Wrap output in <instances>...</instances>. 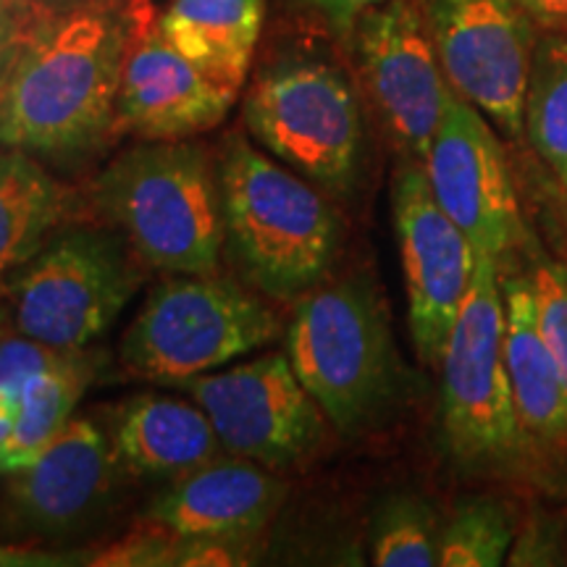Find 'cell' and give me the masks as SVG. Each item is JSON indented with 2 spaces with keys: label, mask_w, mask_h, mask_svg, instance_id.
Returning a JSON list of instances; mask_svg holds the SVG:
<instances>
[{
  "label": "cell",
  "mask_w": 567,
  "mask_h": 567,
  "mask_svg": "<svg viewBox=\"0 0 567 567\" xmlns=\"http://www.w3.org/2000/svg\"><path fill=\"white\" fill-rule=\"evenodd\" d=\"M151 0L38 9L0 90V145L76 166L116 137L124 63Z\"/></svg>",
  "instance_id": "6da1fadb"
},
{
  "label": "cell",
  "mask_w": 567,
  "mask_h": 567,
  "mask_svg": "<svg viewBox=\"0 0 567 567\" xmlns=\"http://www.w3.org/2000/svg\"><path fill=\"white\" fill-rule=\"evenodd\" d=\"M224 247L243 281L276 302L326 279L342 245V221L323 189L243 134L218 161Z\"/></svg>",
  "instance_id": "7a4b0ae2"
},
{
  "label": "cell",
  "mask_w": 567,
  "mask_h": 567,
  "mask_svg": "<svg viewBox=\"0 0 567 567\" xmlns=\"http://www.w3.org/2000/svg\"><path fill=\"white\" fill-rule=\"evenodd\" d=\"M92 205L163 274H218L224 203L218 163L195 140H145L92 184Z\"/></svg>",
  "instance_id": "3957f363"
},
{
  "label": "cell",
  "mask_w": 567,
  "mask_h": 567,
  "mask_svg": "<svg viewBox=\"0 0 567 567\" xmlns=\"http://www.w3.org/2000/svg\"><path fill=\"white\" fill-rule=\"evenodd\" d=\"M287 354L308 394L342 436H360L392 417L405 368L375 284L368 276L321 281L297 297Z\"/></svg>",
  "instance_id": "277c9868"
},
{
  "label": "cell",
  "mask_w": 567,
  "mask_h": 567,
  "mask_svg": "<svg viewBox=\"0 0 567 567\" xmlns=\"http://www.w3.org/2000/svg\"><path fill=\"white\" fill-rule=\"evenodd\" d=\"M499 266L476 255V271L442 354V439L467 476L528 473L505 358Z\"/></svg>",
  "instance_id": "5b68a950"
},
{
  "label": "cell",
  "mask_w": 567,
  "mask_h": 567,
  "mask_svg": "<svg viewBox=\"0 0 567 567\" xmlns=\"http://www.w3.org/2000/svg\"><path fill=\"white\" fill-rule=\"evenodd\" d=\"M279 337V313L250 284L221 274H168L124 331L118 358L137 379L174 386Z\"/></svg>",
  "instance_id": "8992f818"
},
{
  "label": "cell",
  "mask_w": 567,
  "mask_h": 567,
  "mask_svg": "<svg viewBox=\"0 0 567 567\" xmlns=\"http://www.w3.org/2000/svg\"><path fill=\"white\" fill-rule=\"evenodd\" d=\"M250 140L323 193H350L363 158V113L347 74L318 55L289 53L245 92Z\"/></svg>",
  "instance_id": "52a82bcc"
},
{
  "label": "cell",
  "mask_w": 567,
  "mask_h": 567,
  "mask_svg": "<svg viewBox=\"0 0 567 567\" xmlns=\"http://www.w3.org/2000/svg\"><path fill=\"white\" fill-rule=\"evenodd\" d=\"M116 229H61L11 281V323L59 350H87L137 295L145 274Z\"/></svg>",
  "instance_id": "ba28073f"
},
{
  "label": "cell",
  "mask_w": 567,
  "mask_h": 567,
  "mask_svg": "<svg viewBox=\"0 0 567 567\" xmlns=\"http://www.w3.org/2000/svg\"><path fill=\"white\" fill-rule=\"evenodd\" d=\"M205 410L229 455L284 473L321 450L329 417L297 379L287 352H268L179 384Z\"/></svg>",
  "instance_id": "9c48e42d"
},
{
  "label": "cell",
  "mask_w": 567,
  "mask_h": 567,
  "mask_svg": "<svg viewBox=\"0 0 567 567\" xmlns=\"http://www.w3.org/2000/svg\"><path fill=\"white\" fill-rule=\"evenodd\" d=\"M347 40L386 132L423 163L455 92L439 61L425 0H381L360 13Z\"/></svg>",
  "instance_id": "30bf717a"
},
{
  "label": "cell",
  "mask_w": 567,
  "mask_h": 567,
  "mask_svg": "<svg viewBox=\"0 0 567 567\" xmlns=\"http://www.w3.org/2000/svg\"><path fill=\"white\" fill-rule=\"evenodd\" d=\"M436 53L450 87L517 140L526 130V95L536 24L515 0H425Z\"/></svg>",
  "instance_id": "8fae6325"
},
{
  "label": "cell",
  "mask_w": 567,
  "mask_h": 567,
  "mask_svg": "<svg viewBox=\"0 0 567 567\" xmlns=\"http://www.w3.org/2000/svg\"><path fill=\"white\" fill-rule=\"evenodd\" d=\"M431 193L460 226L476 255L496 266L526 243L517 195L492 122L452 92L423 158Z\"/></svg>",
  "instance_id": "7c38bea8"
},
{
  "label": "cell",
  "mask_w": 567,
  "mask_h": 567,
  "mask_svg": "<svg viewBox=\"0 0 567 567\" xmlns=\"http://www.w3.org/2000/svg\"><path fill=\"white\" fill-rule=\"evenodd\" d=\"M392 200L410 334L423 363L439 368L476 271V250L436 203L423 163H405L396 172Z\"/></svg>",
  "instance_id": "4fadbf2b"
},
{
  "label": "cell",
  "mask_w": 567,
  "mask_h": 567,
  "mask_svg": "<svg viewBox=\"0 0 567 567\" xmlns=\"http://www.w3.org/2000/svg\"><path fill=\"white\" fill-rule=\"evenodd\" d=\"M239 92L213 82L163 38L158 19L142 24L124 63L116 134L193 140L229 116Z\"/></svg>",
  "instance_id": "5bb4252c"
},
{
  "label": "cell",
  "mask_w": 567,
  "mask_h": 567,
  "mask_svg": "<svg viewBox=\"0 0 567 567\" xmlns=\"http://www.w3.org/2000/svg\"><path fill=\"white\" fill-rule=\"evenodd\" d=\"M116 471L109 431L90 417H71L24 471L11 476V517L34 536L76 534L109 507Z\"/></svg>",
  "instance_id": "9a60e30c"
},
{
  "label": "cell",
  "mask_w": 567,
  "mask_h": 567,
  "mask_svg": "<svg viewBox=\"0 0 567 567\" xmlns=\"http://www.w3.org/2000/svg\"><path fill=\"white\" fill-rule=\"evenodd\" d=\"M505 289V358L528 473L567 481V386L536 323L534 281L513 276Z\"/></svg>",
  "instance_id": "2e32d148"
},
{
  "label": "cell",
  "mask_w": 567,
  "mask_h": 567,
  "mask_svg": "<svg viewBox=\"0 0 567 567\" xmlns=\"http://www.w3.org/2000/svg\"><path fill=\"white\" fill-rule=\"evenodd\" d=\"M284 496L287 484L279 473L224 452L174 478L147 507L145 517L176 534L266 530Z\"/></svg>",
  "instance_id": "e0dca14e"
},
{
  "label": "cell",
  "mask_w": 567,
  "mask_h": 567,
  "mask_svg": "<svg viewBox=\"0 0 567 567\" xmlns=\"http://www.w3.org/2000/svg\"><path fill=\"white\" fill-rule=\"evenodd\" d=\"M122 471L174 481L224 452L213 423L195 400L172 394H134L122 402L109 429Z\"/></svg>",
  "instance_id": "ac0fdd59"
},
{
  "label": "cell",
  "mask_w": 567,
  "mask_h": 567,
  "mask_svg": "<svg viewBox=\"0 0 567 567\" xmlns=\"http://www.w3.org/2000/svg\"><path fill=\"white\" fill-rule=\"evenodd\" d=\"M264 13V0H172L158 27L205 76L239 92L250 76Z\"/></svg>",
  "instance_id": "d6986e66"
},
{
  "label": "cell",
  "mask_w": 567,
  "mask_h": 567,
  "mask_svg": "<svg viewBox=\"0 0 567 567\" xmlns=\"http://www.w3.org/2000/svg\"><path fill=\"white\" fill-rule=\"evenodd\" d=\"M97 371V358L80 350L69 363L38 375L21 389L9 442L0 446V476L24 471L66 429Z\"/></svg>",
  "instance_id": "ffe728a7"
},
{
  "label": "cell",
  "mask_w": 567,
  "mask_h": 567,
  "mask_svg": "<svg viewBox=\"0 0 567 567\" xmlns=\"http://www.w3.org/2000/svg\"><path fill=\"white\" fill-rule=\"evenodd\" d=\"M69 189L38 161L0 189V281L17 274L61 231Z\"/></svg>",
  "instance_id": "44dd1931"
},
{
  "label": "cell",
  "mask_w": 567,
  "mask_h": 567,
  "mask_svg": "<svg viewBox=\"0 0 567 567\" xmlns=\"http://www.w3.org/2000/svg\"><path fill=\"white\" fill-rule=\"evenodd\" d=\"M526 132L536 153L567 184V32H549L536 42Z\"/></svg>",
  "instance_id": "7402d4cb"
},
{
  "label": "cell",
  "mask_w": 567,
  "mask_h": 567,
  "mask_svg": "<svg viewBox=\"0 0 567 567\" xmlns=\"http://www.w3.org/2000/svg\"><path fill=\"white\" fill-rule=\"evenodd\" d=\"M439 515L421 494H389L371 523V559L381 567L439 565Z\"/></svg>",
  "instance_id": "603a6c76"
},
{
  "label": "cell",
  "mask_w": 567,
  "mask_h": 567,
  "mask_svg": "<svg viewBox=\"0 0 567 567\" xmlns=\"http://www.w3.org/2000/svg\"><path fill=\"white\" fill-rule=\"evenodd\" d=\"M515 544V517L505 502L471 499L455 509L439 536L442 567L507 565Z\"/></svg>",
  "instance_id": "cb8c5ba5"
},
{
  "label": "cell",
  "mask_w": 567,
  "mask_h": 567,
  "mask_svg": "<svg viewBox=\"0 0 567 567\" xmlns=\"http://www.w3.org/2000/svg\"><path fill=\"white\" fill-rule=\"evenodd\" d=\"M260 555H264V530L176 534L172 567H245L258 563Z\"/></svg>",
  "instance_id": "d4e9b609"
},
{
  "label": "cell",
  "mask_w": 567,
  "mask_h": 567,
  "mask_svg": "<svg viewBox=\"0 0 567 567\" xmlns=\"http://www.w3.org/2000/svg\"><path fill=\"white\" fill-rule=\"evenodd\" d=\"M534 281L536 323L567 386V271L542 264L530 274Z\"/></svg>",
  "instance_id": "484cf974"
},
{
  "label": "cell",
  "mask_w": 567,
  "mask_h": 567,
  "mask_svg": "<svg viewBox=\"0 0 567 567\" xmlns=\"http://www.w3.org/2000/svg\"><path fill=\"white\" fill-rule=\"evenodd\" d=\"M80 350H59L24 334L0 337V392L19 400L21 389L38 375L69 363Z\"/></svg>",
  "instance_id": "4316f807"
},
{
  "label": "cell",
  "mask_w": 567,
  "mask_h": 567,
  "mask_svg": "<svg viewBox=\"0 0 567 567\" xmlns=\"http://www.w3.org/2000/svg\"><path fill=\"white\" fill-rule=\"evenodd\" d=\"M174 530L161 523L142 520L111 547L95 551L90 565L97 567H172Z\"/></svg>",
  "instance_id": "83f0119b"
},
{
  "label": "cell",
  "mask_w": 567,
  "mask_h": 567,
  "mask_svg": "<svg viewBox=\"0 0 567 567\" xmlns=\"http://www.w3.org/2000/svg\"><path fill=\"white\" fill-rule=\"evenodd\" d=\"M563 563V526L536 517L520 536H515L507 565H557Z\"/></svg>",
  "instance_id": "f1b7e54d"
},
{
  "label": "cell",
  "mask_w": 567,
  "mask_h": 567,
  "mask_svg": "<svg viewBox=\"0 0 567 567\" xmlns=\"http://www.w3.org/2000/svg\"><path fill=\"white\" fill-rule=\"evenodd\" d=\"M32 13L13 9L11 3L0 0V90H3L6 80H9V71L13 66V59H17L21 34H24V27Z\"/></svg>",
  "instance_id": "f546056e"
},
{
  "label": "cell",
  "mask_w": 567,
  "mask_h": 567,
  "mask_svg": "<svg viewBox=\"0 0 567 567\" xmlns=\"http://www.w3.org/2000/svg\"><path fill=\"white\" fill-rule=\"evenodd\" d=\"M302 3L308 6L310 11H316L339 38H350L360 13L368 11L375 3H381V0H302Z\"/></svg>",
  "instance_id": "4dcf8cb0"
},
{
  "label": "cell",
  "mask_w": 567,
  "mask_h": 567,
  "mask_svg": "<svg viewBox=\"0 0 567 567\" xmlns=\"http://www.w3.org/2000/svg\"><path fill=\"white\" fill-rule=\"evenodd\" d=\"M80 551H45L27 547H0V567H63V565H90Z\"/></svg>",
  "instance_id": "1f68e13d"
},
{
  "label": "cell",
  "mask_w": 567,
  "mask_h": 567,
  "mask_svg": "<svg viewBox=\"0 0 567 567\" xmlns=\"http://www.w3.org/2000/svg\"><path fill=\"white\" fill-rule=\"evenodd\" d=\"M536 27L547 32H567V0H515Z\"/></svg>",
  "instance_id": "d6a6232c"
},
{
  "label": "cell",
  "mask_w": 567,
  "mask_h": 567,
  "mask_svg": "<svg viewBox=\"0 0 567 567\" xmlns=\"http://www.w3.org/2000/svg\"><path fill=\"white\" fill-rule=\"evenodd\" d=\"M32 161H34V155L17 151V147H6V151L0 153V189L17 179V176L24 172Z\"/></svg>",
  "instance_id": "836d02e7"
},
{
  "label": "cell",
  "mask_w": 567,
  "mask_h": 567,
  "mask_svg": "<svg viewBox=\"0 0 567 567\" xmlns=\"http://www.w3.org/2000/svg\"><path fill=\"white\" fill-rule=\"evenodd\" d=\"M13 417H17V400L0 392V446L9 442L13 431Z\"/></svg>",
  "instance_id": "e575fe53"
},
{
  "label": "cell",
  "mask_w": 567,
  "mask_h": 567,
  "mask_svg": "<svg viewBox=\"0 0 567 567\" xmlns=\"http://www.w3.org/2000/svg\"><path fill=\"white\" fill-rule=\"evenodd\" d=\"M76 3H84V0H38V9H66Z\"/></svg>",
  "instance_id": "d590c367"
},
{
  "label": "cell",
  "mask_w": 567,
  "mask_h": 567,
  "mask_svg": "<svg viewBox=\"0 0 567 567\" xmlns=\"http://www.w3.org/2000/svg\"><path fill=\"white\" fill-rule=\"evenodd\" d=\"M6 3H11L13 9H19L24 13H32L34 9H38V0H6Z\"/></svg>",
  "instance_id": "8d00e7d4"
},
{
  "label": "cell",
  "mask_w": 567,
  "mask_h": 567,
  "mask_svg": "<svg viewBox=\"0 0 567 567\" xmlns=\"http://www.w3.org/2000/svg\"><path fill=\"white\" fill-rule=\"evenodd\" d=\"M559 526H563V563L567 565V515L559 520Z\"/></svg>",
  "instance_id": "74e56055"
},
{
  "label": "cell",
  "mask_w": 567,
  "mask_h": 567,
  "mask_svg": "<svg viewBox=\"0 0 567 567\" xmlns=\"http://www.w3.org/2000/svg\"><path fill=\"white\" fill-rule=\"evenodd\" d=\"M6 326H9V313H6V310L0 308V337L6 334Z\"/></svg>",
  "instance_id": "f35d334b"
}]
</instances>
